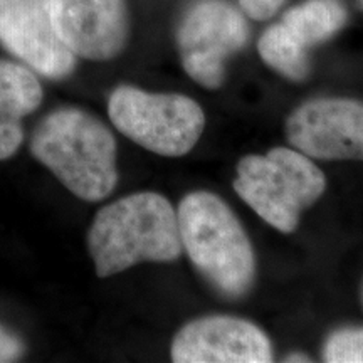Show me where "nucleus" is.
<instances>
[{"label": "nucleus", "mask_w": 363, "mask_h": 363, "mask_svg": "<svg viewBox=\"0 0 363 363\" xmlns=\"http://www.w3.org/2000/svg\"><path fill=\"white\" fill-rule=\"evenodd\" d=\"M88 251L99 278H110L143 261H175L182 242L174 206L155 192L118 199L94 216Z\"/></svg>", "instance_id": "f257e3e1"}, {"label": "nucleus", "mask_w": 363, "mask_h": 363, "mask_svg": "<svg viewBox=\"0 0 363 363\" xmlns=\"http://www.w3.org/2000/svg\"><path fill=\"white\" fill-rule=\"evenodd\" d=\"M30 152L65 187L86 202H98L116 187V140L88 111L49 113L30 138Z\"/></svg>", "instance_id": "f03ea898"}, {"label": "nucleus", "mask_w": 363, "mask_h": 363, "mask_svg": "<svg viewBox=\"0 0 363 363\" xmlns=\"http://www.w3.org/2000/svg\"><path fill=\"white\" fill-rule=\"evenodd\" d=\"M177 220L195 269L222 296H246L256 279V256L233 208L216 194L192 192L182 199Z\"/></svg>", "instance_id": "7ed1b4c3"}, {"label": "nucleus", "mask_w": 363, "mask_h": 363, "mask_svg": "<svg viewBox=\"0 0 363 363\" xmlns=\"http://www.w3.org/2000/svg\"><path fill=\"white\" fill-rule=\"evenodd\" d=\"M235 194L283 234L296 230L301 214L326 189L325 174L296 148L276 147L264 155H247L238 163Z\"/></svg>", "instance_id": "20e7f679"}, {"label": "nucleus", "mask_w": 363, "mask_h": 363, "mask_svg": "<svg viewBox=\"0 0 363 363\" xmlns=\"http://www.w3.org/2000/svg\"><path fill=\"white\" fill-rule=\"evenodd\" d=\"M108 115L131 142L163 157H184L206 128L197 101L184 94L147 93L120 86L108 99Z\"/></svg>", "instance_id": "39448f33"}, {"label": "nucleus", "mask_w": 363, "mask_h": 363, "mask_svg": "<svg viewBox=\"0 0 363 363\" xmlns=\"http://www.w3.org/2000/svg\"><path fill=\"white\" fill-rule=\"evenodd\" d=\"M249 29L239 11L224 0H201L187 11L177 43L187 74L207 89L224 83L227 59L242 49Z\"/></svg>", "instance_id": "423d86ee"}, {"label": "nucleus", "mask_w": 363, "mask_h": 363, "mask_svg": "<svg viewBox=\"0 0 363 363\" xmlns=\"http://www.w3.org/2000/svg\"><path fill=\"white\" fill-rule=\"evenodd\" d=\"M286 135L298 152L316 160H363V104L310 99L289 115Z\"/></svg>", "instance_id": "0eeeda50"}, {"label": "nucleus", "mask_w": 363, "mask_h": 363, "mask_svg": "<svg viewBox=\"0 0 363 363\" xmlns=\"http://www.w3.org/2000/svg\"><path fill=\"white\" fill-rule=\"evenodd\" d=\"M0 43L49 79L69 76L76 56L52 22V0H0Z\"/></svg>", "instance_id": "6e6552de"}, {"label": "nucleus", "mask_w": 363, "mask_h": 363, "mask_svg": "<svg viewBox=\"0 0 363 363\" xmlns=\"http://www.w3.org/2000/svg\"><path fill=\"white\" fill-rule=\"evenodd\" d=\"M347 22V12L330 0H310L284 13L283 21L262 34L259 54L281 76L303 81L310 74L308 49L337 34Z\"/></svg>", "instance_id": "1a4fd4ad"}, {"label": "nucleus", "mask_w": 363, "mask_h": 363, "mask_svg": "<svg viewBox=\"0 0 363 363\" xmlns=\"http://www.w3.org/2000/svg\"><path fill=\"white\" fill-rule=\"evenodd\" d=\"M170 355L175 363H267L272 362V345L251 321L206 316L179 330Z\"/></svg>", "instance_id": "9d476101"}, {"label": "nucleus", "mask_w": 363, "mask_h": 363, "mask_svg": "<svg viewBox=\"0 0 363 363\" xmlns=\"http://www.w3.org/2000/svg\"><path fill=\"white\" fill-rule=\"evenodd\" d=\"M52 22L74 56L93 61L115 57L128 33L125 0H52Z\"/></svg>", "instance_id": "9b49d317"}, {"label": "nucleus", "mask_w": 363, "mask_h": 363, "mask_svg": "<svg viewBox=\"0 0 363 363\" xmlns=\"http://www.w3.org/2000/svg\"><path fill=\"white\" fill-rule=\"evenodd\" d=\"M43 88L29 67L0 59V113L22 118L43 103Z\"/></svg>", "instance_id": "f8f14e48"}, {"label": "nucleus", "mask_w": 363, "mask_h": 363, "mask_svg": "<svg viewBox=\"0 0 363 363\" xmlns=\"http://www.w3.org/2000/svg\"><path fill=\"white\" fill-rule=\"evenodd\" d=\"M323 360L328 363H363V328L333 331L323 345Z\"/></svg>", "instance_id": "ddd939ff"}, {"label": "nucleus", "mask_w": 363, "mask_h": 363, "mask_svg": "<svg viewBox=\"0 0 363 363\" xmlns=\"http://www.w3.org/2000/svg\"><path fill=\"white\" fill-rule=\"evenodd\" d=\"M24 142V128L21 118L0 113V160L16 155Z\"/></svg>", "instance_id": "4468645a"}, {"label": "nucleus", "mask_w": 363, "mask_h": 363, "mask_svg": "<svg viewBox=\"0 0 363 363\" xmlns=\"http://www.w3.org/2000/svg\"><path fill=\"white\" fill-rule=\"evenodd\" d=\"M284 0H239L242 11L256 21H264L278 12Z\"/></svg>", "instance_id": "2eb2a0df"}, {"label": "nucleus", "mask_w": 363, "mask_h": 363, "mask_svg": "<svg viewBox=\"0 0 363 363\" xmlns=\"http://www.w3.org/2000/svg\"><path fill=\"white\" fill-rule=\"evenodd\" d=\"M24 353V345L16 335L0 326V363L19 360Z\"/></svg>", "instance_id": "dca6fc26"}, {"label": "nucleus", "mask_w": 363, "mask_h": 363, "mask_svg": "<svg viewBox=\"0 0 363 363\" xmlns=\"http://www.w3.org/2000/svg\"><path fill=\"white\" fill-rule=\"evenodd\" d=\"M286 362H310V358L306 355H298V353H293V355H289L286 358Z\"/></svg>", "instance_id": "f3484780"}, {"label": "nucleus", "mask_w": 363, "mask_h": 363, "mask_svg": "<svg viewBox=\"0 0 363 363\" xmlns=\"http://www.w3.org/2000/svg\"><path fill=\"white\" fill-rule=\"evenodd\" d=\"M362 298H363V291H362Z\"/></svg>", "instance_id": "a211bd4d"}]
</instances>
